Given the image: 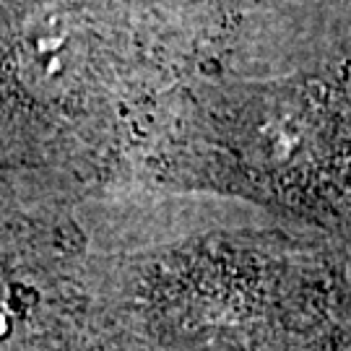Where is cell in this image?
Segmentation results:
<instances>
[{
	"instance_id": "cell-1",
	"label": "cell",
	"mask_w": 351,
	"mask_h": 351,
	"mask_svg": "<svg viewBox=\"0 0 351 351\" xmlns=\"http://www.w3.org/2000/svg\"><path fill=\"white\" fill-rule=\"evenodd\" d=\"M190 172L278 203L351 219V71L201 86L182 110Z\"/></svg>"
},
{
	"instance_id": "cell-2",
	"label": "cell",
	"mask_w": 351,
	"mask_h": 351,
	"mask_svg": "<svg viewBox=\"0 0 351 351\" xmlns=\"http://www.w3.org/2000/svg\"><path fill=\"white\" fill-rule=\"evenodd\" d=\"M19 55L26 86L39 97H63L84 65V24L63 8H42L26 21Z\"/></svg>"
},
{
	"instance_id": "cell-3",
	"label": "cell",
	"mask_w": 351,
	"mask_h": 351,
	"mask_svg": "<svg viewBox=\"0 0 351 351\" xmlns=\"http://www.w3.org/2000/svg\"><path fill=\"white\" fill-rule=\"evenodd\" d=\"M164 24L185 37L213 39L274 0H149Z\"/></svg>"
}]
</instances>
